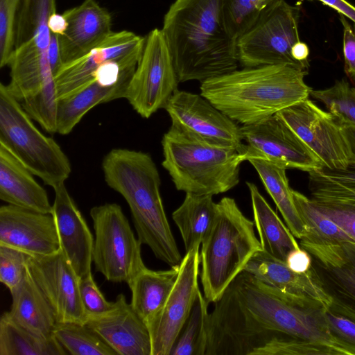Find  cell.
<instances>
[{"label":"cell","instance_id":"cell-37","mask_svg":"<svg viewBox=\"0 0 355 355\" xmlns=\"http://www.w3.org/2000/svg\"><path fill=\"white\" fill-rule=\"evenodd\" d=\"M22 0H0V67L8 66L15 49V28Z\"/></svg>","mask_w":355,"mask_h":355},{"label":"cell","instance_id":"cell-28","mask_svg":"<svg viewBox=\"0 0 355 355\" xmlns=\"http://www.w3.org/2000/svg\"><path fill=\"white\" fill-rule=\"evenodd\" d=\"M248 161L255 168L291 233L296 239H302L307 229L296 209L286 168L259 157H250Z\"/></svg>","mask_w":355,"mask_h":355},{"label":"cell","instance_id":"cell-38","mask_svg":"<svg viewBox=\"0 0 355 355\" xmlns=\"http://www.w3.org/2000/svg\"><path fill=\"white\" fill-rule=\"evenodd\" d=\"M28 257L27 254L17 249L0 245V282L10 291L24 279Z\"/></svg>","mask_w":355,"mask_h":355},{"label":"cell","instance_id":"cell-21","mask_svg":"<svg viewBox=\"0 0 355 355\" xmlns=\"http://www.w3.org/2000/svg\"><path fill=\"white\" fill-rule=\"evenodd\" d=\"M145 42L146 37L131 31L114 32L87 55L62 64L54 76L58 99L72 95L92 83L94 71L105 60L142 48Z\"/></svg>","mask_w":355,"mask_h":355},{"label":"cell","instance_id":"cell-26","mask_svg":"<svg viewBox=\"0 0 355 355\" xmlns=\"http://www.w3.org/2000/svg\"><path fill=\"white\" fill-rule=\"evenodd\" d=\"M180 265L166 270H141L128 284L130 305L146 324L165 304L176 281Z\"/></svg>","mask_w":355,"mask_h":355},{"label":"cell","instance_id":"cell-9","mask_svg":"<svg viewBox=\"0 0 355 355\" xmlns=\"http://www.w3.org/2000/svg\"><path fill=\"white\" fill-rule=\"evenodd\" d=\"M300 8L285 0L270 6L237 40L239 63L243 67L288 65L307 71L291 53L299 41Z\"/></svg>","mask_w":355,"mask_h":355},{"label":"cell","instance_id":"cell-39","mask_svg":"<svg viewBox=\"0 0 355 355\" xmlns=\"http://www.w3.org/2000/svg\"><path fill=\"white\" fill-rule=\"evenodd\" d=\"M311 201L320 212L355 240V202Z\"/></svg>","mask_w":355,"mask_h":355},{"label":"cell","instance_id":"cell-40","mask_svg":"<svg viewBox=\"0 0 355 355\" xmlns=\"http://www.w3.org/2000/svg\"><path fill=\"white\" fill-rule=\"evenodd\" d=\"M79 293L81 303L87 319L107 312L112 306L113 302L106 300L97 286L92 272L80 278Z\"/></svg>","mask_w":355,"mask_h":355},{"label":"cell","instance_id":"cell-6","mask_svg":"<svg viewBox=\"0 0 355 355\" xmlns=\"http://www.w3.org/2000/svg\"><path fill=\"white\" fill-rule=\"evenodd\" d=\"M201 244L200 277L209 304L220 300L250 259L261 250L254 223L230 197L217 202L214 222Z\"/></svg>","mask_w":355,"mask_h":355},{"label":"cell","instance_id":"cell-45","mask_svg":"<svg viewBox=\"0 0 355 355\" xmlns=\"http://www.w3.org/2000/svg\"><path fill=\"white\" fill-rule=\"evenodd\" d=\"M48 26L51 33L60 36L65 33L68 22L63 14L60 15L55 12L49 17Z\"/></svg>","mask_w":355,"mask_h":355},{"label":"cell","instance_id":"cell-19","mask_svg":"<svg viewBox=\"0 0 355 355\" xmlns=\"http://www.w3.org/2000/svg\"><path fill=\"white\" fill-rule=\"evenodd\" d=\"M119 355H152L148 328L121 293L112 308L85 323Z\"/></svg>","mask_w":355,"mask_h":355},{"label":"cell","instance_id":"cell-35","mask_svg":"<svg viewBox=\"0 0 355 355\" xmlns=\"http://www.w3.org/2000/svg\"><path fill=\"white\" fill-rule=\"evenodd\" d=\"M310 96L321 102L341 122L355 125V87L341 79L324 89H311Z\"/></svg>","mask_w":355,"mask_h":355},{"label":"cell","instance_id":"cell-5","mask_svg":"<svg viewBox=\"0 0 355 355\" xmlns=\"http://www.w3.org/2000/svg\"><path fill=\"white\" fill-rule=\"evenodd\" d=\"M162 146V165L178 191L213 196L239 182L240 166L246 159L236 148L206 142L172 125Z\"/></svg>","mask_w":355,"mask_h":355},{"label":"cell","instance_id":"cell-43","mask_svg":"<svg viewBox=\"0 0 355 355\" xmlns=\"http://www.w3.org/2000/svg\"><path fill=\"white\" fill-rule=\"evenodd\" d=\"M285 262L290 269L297 273L306 272L312 263L310 254L301 247L291 251Z\"/></svg>","mask_w":355,"mask_h":355},{"label":"cell","instance_id":"cell-20","mask_svg":"<svg viewBox=\"0 0 355 355\" xmlns=\"http://www.w3.org/2000/svg\"><path fill=\"white\" fill-rule=\"evenodd\" d=\"M53 212L61 250L79 278L92 272L94 237L65 183L53 188Z\"/></svg>","mask_w":355,"mask_h":355},{"label":"cell","instance_id":"cell-29","mask_svg":"<svg viewBox=\"0 0 355 355\" xmlns=\"http://www.w3.org/2000/svg\"><path fill=\"white\" fill-rule=\"evenodd\" d=\"M216 212L217 203L212 196L186 193L182 203L172 214L185 252L200 247L214 222Z\"/></svg>","mask_w":355,"mask_h":355},{"label":"cell","instance_id":"cell-46","mask_svg":"<svg viewBox=\"0 0 355 355\" xmlns=\"http://www.w3.org/2000/svg\"><path fill=\"white\" fill-rule=\"evenodd\" d=\"M291 53L296 61L308 69L309 64L307 58L309 54V49L304 42L301 41L297 42L293 46Z\"/></svg>","mask_w":355,"mask_h":355},{"label":"cell","instance_id":"cell-8","mask_svg":"<svg viewBox=\"0 0 355 355\" xmlns=\"http://www.w3.org/2000/svg\"><path fill=\"white\" fill-rule=\"evenodd\" d=\"M95 237L92 262L95 269L113 283L129 284L145 266L141 243L131 229L121 206L105 203L90 209Z\"/></svg>","mask_w":355,"mask_h":355},{"label":"cell","instance_id":"cell-25","mask_svg":"<svg viewBox=\"0 0 355 355\" xmlns=\"http://www.w3.org/2000/svg\"><path fill=\"white\" fill-rule=\"evenodd\" d=\"M246 184L250 194L254 223L259 236L261 250L276 259L286 261L288 253L300 248V244L257 187L249 182Z\"/></svg>","mask_w":355,"mask_h":355},{"label":"cell","instance_id":"cell-44","mask_svg":"<svg viewBox=\"0 0 355 355\" xmlns=\"http://www.w3.org/2000/svg\"><path fill=\"white\" fill-rule=\"evenodd\" d=\"M336 10L355 23V6L346 0H317Z\"/></svg>","mask_w":355,"mask_h":355},{"label":"cell","instance_id":"cell-7","mask_svg":"<svg viewBox=\"0 0 355 355\" xmlns=\"http://www.w3.org/2000/svg\"><path fill=\"white\" fill-rule=\"evenodd\" d=\"M0 144L34 175L53 189L71 173V162L60 145L35 125L21 103L0 84Z\"/></svg>","mask_w":355,"mask_h":355},{"label":"cell","instance_id":"cell-42","mask_svg":"<svg viewBox=\"0 0 355 355\" xmlns=\"http://www.w3.org/2000/svg\"><path fill=\"white\" fill-rule=\"evenodd\" d=\"M324 316L331 333L343 342L355 347V320L329 309Z\"/></svg>","mask_w":355,"mask_h":355},{"label":"cell","instance_id":"cell-33","mask_svg":"<svg viewBox=\"0 0 355 355\" xmlns=\"http://www.w3.org/2000/svg\"><path fill=\"white\" fill-rule=\"evenodd\" d=\"M53 336L68 354L73 355H116V352L86 324L57 323Z\"/></svg>","mask_w":355,"mask_h":355},{"label":"cell","instance_id":"cell-47","mask_svg":"<svg viewBox=\"0 0 355 355\" xmlns=\"http://www.w3.org/2000/svg\"><path fill=\"white\" fill-rule=\"evenodd\" d=\"M340 123L345 133L351 150L352 161L349 167L355 168V125H352L341 121Z\"/></svg>","mask_w":355,"mask_h":355},{"label":"cell","instance_id":"cell-22","mask_svg":"<svg viewBox=\"0 0 355 355\" xmlns=\"http://www.w3.org/2000/svg\"><path fill=\"white\" fill-rule=\"evenodd\" d=\"M244 271L261 282L292 296L314 300L328 309L332 300L324 290L311 268L297 273L285 261L276 259L262 250L248 261Z\"/></svg>","mask_w":355,"mask_h":355},{"label":"cell","instance_id":"cell-36","mask_svg":"<svg viewBox=\"0 0 355 355\" xmlns=\"http://www.w3.org/2000/svg\"><path fill=\"white\" fill-rule=\"evenodd\" d=\"M20 103L31 119L38 123L44 130L49 133L57 132L58 99L54 80Z\"/></svg>","mask_w":355,"mask_h":355},{"label":"cell","instance_id":"cell-23","mask_svg":"<svg viewBox=\"0 0 355 355\" xmlns=\"http://www.w3.org/2000/svg\"><path fill=\"white\" fill-rule=\"evenodd\" d=\"M33 174L0 144V199L9 205L41 213L52 214L46 190Z\"/></svg>","mask_w":355,"mask_h":355},{"label":"cell","instance_id":"cell-17","mask_svg":"<svg viewBox=\"0 0 355 355\" xmlns=\"http://www.w3.org/2000/svg\"><path fill=\"white\" fill-rule=\"evenodd\" d=\"M0 245L17 249L32 257L48 256L61 250L52 214L9 204L0 208Z\"/></svg>","mask_w":355,"mask_h":355},{"label":"cell","instance_id":"cell-31","mask_svg":"<svg viewBox=\"0 0 355 355\" xmlns=\"http://www.w3.org/2000/svg\"><path fill=\"white\" fill-rule=\"evenodd\" d=\"M309 174L311 200L355 202V168L329 169L321 167Z\"/></svg>","mask_w":355,"mask_h":355},{"label":"cell","instance_id":"cell-32","mask_svg":"<svg viewBox=\"0 0 355 355\" xmlns=\"http://www.w3.org/2000/svg\"><path fill=\"white\" fill-rule=\"evenodd\" d=\"M208 304L200 290L179 332L170 355H205L207 346Z\"/></svg>","mask_w":355,"mask_h":355},{"label":"cell","instance_id":"cell-30","mask_svg":"<svg viewBox=\"0 0 355 355\" xmlns=\"http://www.w3.org/2000/svg\"><path fill=\"white\" fill-rule=\"evenodd\" d=\"M68 354L53 335H36L3 313L0 318V355H65Z\"/></svg>","mask_w":355,"mask_h":355},{"label":"cell","instance_id":"cell-12","mask_svg":"<svg viewBox=\"0 0 355 355\" xmlns=\"http://www.w3.org/2000/svg\"><path fill=\"white\" fill-rule=\"evenodd\" d=\"M243 144L239 151L245 159L263 158L287 168L308 173L322 167L318 156L276 114L259 123L242 125Z\"/></svg>","mask_w":355,"mask_h":355},{"label":"cell","instance_id":"cell-16","mask_svg":"<svg viewBox=\"0 0 355 355\" xmlns=\"http://www.w3.org/2000/svg\"><path fill=\"white\" fill-rule=\"evenodd\" d=\"M26 263L57 323L85 324L87 316L80 300V278L62 251L44 257L28 255Z\"/></svg>","mask_w":355,"mask_h":355},{"label":"cell","instance_id":"cell-4","mask_svg":"<svg viewBox=\"0 0 355 355\" xmlns=\"http://www.w3.org/2000/svg\"><path fill=\"white\" fill-rule=\"evenodd\" d=\"M306 73L288 65L243 67L201 82L200 94L235 122L252 125L308 98Z\"/></svg>","mask_w":355,"mask_h":355},{"label":"cell","instance_id":"cell-34","mask_svg":"<svg viewBox=\"0 0 355 355\" xmlns=\"http://www.w3.org/2000/svg\"><path fill=\"white\" fill-rule=\"evenodd\" d=\"M278 0H222L223 17L230 34L236 40Z\"/></svg>","mask_w":355,"mask_h":355},{"label":"cell","instance_id":"cell-27","mask_svg":"<svg viewBox=\"0 0 355 355\" xmlns=\"http://www.w3.org/2000/svg\"><path fill=\"white\" fill-rule=\"evenodd\" d=\"M130 80H124L111 86L93 81L73 94L58 100L57 132L62 135L69 134L96 105L124 98Z\"/></svg>","mask_w":355,"mask_h":355},{"label":"cell","instance_id":"cell-13","mask_svg":"<svg viewBox=\"0 0 355 355\" xmlns=\"http://www.w3.org/2000/svg\"><path fill=\"white\" fill-rule=\"evenodd\" d=\"M300 245L311 257V270L332 300L330 311L355 320V244L302 238Z\"/></svg>","mask_w":355,"mask_h":355},{"label":"cell","instance_id":"cell-11","mask_svg":"<svg viewBox=\"0 0 355 355\" xmlns=\"http://www.w3.org/2000/svg\"><path fill=\"white\" fill-rule=\"evenodd\" d=\"M318 156L322 167L345 169L352 154L338 119L318 107L309 98L276 114Z\"/></svg>","mask_w":355,"mask_h":355},{"label":"cell","instance_id":"cell-18","mask_svg":"<svg viewBox=\"0 0 355 355\" xmlns=\"http://www.w3.org/2000/svg\"><path fill=\"white\" fill-rule=\"evenodd\" d=\"M63 15L68 26L65 33L58 36L62 65L87 55L114 33L111 14L96 0H85Z\"/></svg>","mask_w":355,"mask_h":355},{"label":"cell","instance_id":"cell-10","mask_svg":"<svg viewBox=\"0 0 355 355\" xmlns=\"http://www.w3.org/2000/svg\"><path fill=\"white\" fill-rule=\"evenodd\" d=\"M179 83L161 29L146 37L141 59L128 85L125 98L143 118L164 108Z\"/></svg>","mask_w":355,"mask_h":355},{"label":"cell","instance_id":"cell-1","mask_svg":"<svg viewBox=\"0 0 355 355\" xmlns=\"http://www.w3.org/2000/svg\"><path fill=\"white\" fill-rule=\"evenodd\" d=\"M320 303L292 296L242 271L209 313L205 355H250L266 336L279 334L329 350L355 355L329 329Z\"/></svg>","mask_w":355,"mask_h":355},{"label":"cell","instance_id":"cell-14","mask_svg":"<svg viewBox=\"0 0 355 355\" xmlns=\"http://www.w3.org/2000/svg\"><path fill=\"white\" fill-rule=\"evenodd\" d=\"M164 109L177 129L212 144L243 145L241 127L201 94L177 89Z\"/></svg>","mask_w":355,"mask_h":355},{"label":"cell","instance_id":"cell-15","mask_svg":"<svg viewBox=\"0 0 355 355\" xmlns=\"http://www.w3.org/2000/svg\"><path fill=\"white\" fill-rule=\"evenodd\" d=\"M199 247L185 252L175 284L162 308L147 323L152 355H170L200 291Z\"/></svg>","mask_w":355,"mask_h":355},{"label":"cell","instance_id":"cell-2","mask_svg":"<svg viewBox=\"0 0 355 355\" xmlns=\"http://www.w3.org/2000/svg\"><path fill=\"white\" fill-rule=\"evenodd\" d=\"M161 31L179 82L201 83L237 69V40L227 29L222 0H175Z\"/></svg>","mask_w":355,"mask_h":355},{"label":"cell","instance_id":"cell-41","mask_svg":"<svg viewBox=\"0 0 355 355\" xmlns=\"http://www.w3.org/2000/svg\"><path fill=\"white\" fill-rule=\"evenodd\" d=\"M339 19L343 28L344 70L347 77L355 82V23L350 24L342 14H339Z\"/></svg>","mask_w":355,"mask_h":355},{"label":"cell","instance_id":"cell-24","mask_svg":"<svg viewBox=\"0 0 355 355\" xmlns=\"http://www.w3.org/2000/svg\"><path fill=\"white\" fill-rule=\"evenodd\" d=\"M12 304L8 315L18 324L42 337L53 336L57 324L46 299L31 276L28 267L22 282L10 291Z\"/></svg>","mask_w":355,"mask_h":355},{"label":"cell","instance_id":"cell-3","mask_svg":"<svg viewBox=\"0 0 355 355\" xmlns=\"http://www.w3.org/2000/svg\"><path fill=\"white\" fill-rule=\"evenodd\" d=\"M102 170L106 184L128 203L141 245L169 266H179L182 257L165 213L159 173L152 157L141 151L114 148L104 157Z\"/></svg>","mask_w":355,"mask_h":355}]
</instances>
